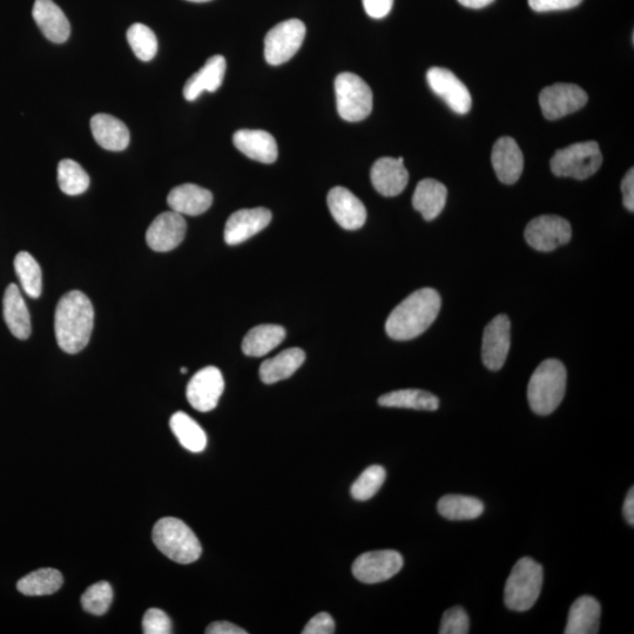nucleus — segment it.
Wrapping results in <instances>:
<instances>
[{
  "instance_id": "2eb2a0df",
  "label": "nucleus",
  "mask_w": 634,
  "mask_h": 634,
  "mask_svg": "<svg viewBox=\"0 0 634 634\" xmlns=\"http://www.w3.org/2000/svg\"><path fill=\"white\" fill-rule=\"evenodd\" d=\"M187 231L184 215L177 212L161 213L146 232V242L155 252H170L185 239Z\"/></svg>"
},
{
  "instance_id": "9d476101",
  "label": "nucleus",
  "mask_w": 634,
  "mask_h": 634,
  "mask_svg": "<svg viewBox=\"0 0 634 634\" xmlns=\"http://www.w3.org/2000/svg\"><path fill=\"white\" fill-rule=\"evenodd\" d=\"M588 93L575 84L558 83L539 94V105L543 116L548 120H557L575 113L588 104Z\"/></svg>"
},
{
  "instance_id": "c03bdc74",
  "label": "nucleus",
  "mask_w": 634,
  "mask_h": 634,
  "mask_svg": "<svg viewBox=\"0 0 634 634\" xmlns=\"http://www.w3.org/2000/svg\"><path fill=\"white\" fill-rule=\"evenodd\" d=\"M623 202L627 211H634V171L626 173L622 181Z\"/></svg>"
},
{
  "instance_id": "c756f323",
  "label": "nucleus",
  "mask_w": 634,
  "mask_h": 634,
  "mask_svg": "<svg viewBox=\"0 0 634 634\" xmlns=\"http://www.w3.org/2000/svg\"><path fill=\"white\" fill-rule=\"evenodd\" d=\"M381 407L406 408L415 410L436 411L440 408V400L429 391L418 389H403L391 391L379 399Z\"/></svg>"
},
{
  "instance_id": "5701e85b",
  "label": "nucleus",
  "mask_w": 634,
  "mask_h": 634,
  "mask_svg": "<svg viewBox=\"0 0 634 634\" xmlns=\"http://www.w3.org/2000/svg\"><path fill=\"white\" fill-rule=\"evenodd\" d=\"M226 59L222 56L209 58L202 69L187 80L184 97L188 101L197 100L201 93L215 92L224 83Z\"/></svg>"
},
{
  "instance_id": "ddd939ff",
  "label": "nucleus",
  "mask_w": 634,
  "mask_h": 634,
  "mask_svg": "<svg viewBox=\"0 0 634 634\" xmlns=\"http://www.w3.org/2000/svg\"><path fill=\"white\" fill-rule=\"evenodd\" d=\"M428 84L438 97L457 114L471 110L472 99L468 87L455 74L442 67H433L427 73Z\"/></svg>"
},
{
  "instance_id": "2f4dec72",
  "label": "nucleus",
  "mask_w": 634,
  "mask_h": 634,
  "mask_svg": "<svg viewBox=\"0 0 634 634\" xmlns=\"http://www.w3.org/2000/svg\"><path fill=\"white\" fill-rule=\"evenodd\" d=\"M437 510L449 521H470L482 516L484 504L475 497L448 495L438 501Z\"/></svg>"
},
{
  "instance_id": "20e7f679",
  "label": "nucleus",
  "mask_w": 634,
  "mask_h": 634,
  "mask_svg": "<svg viewBox=\"0 0 634 634\" xmlns=\"http://www.w3.org/2000/svg\"><path fill=\"white\" fill-rule=\"evenodd\" d=\"M152 537L155 546L175 563L191 564L201 556L198 537L190 526L178 518H161L154 525Z\"/></svg>"
},
{
  "instance_id": "a18cd8bd",
  "label": "nucleus",
  "mask_w": 634,
  "mask_h": 634,
  "mask_svg": "<svg viewBox=\"0 0 634 634\" xmlns=\"http://www.w3.org/2000/svg\"><path fill=\"white\" fill-rule=\"evenodd\" d=\"M207 634H247V631L228 622H215L207 627Z\"/></svg>"
},
{
  "instance_id": "58836bf2",
  "label": "nucleus",
  "mask_w": 634,
  "mask_h": 634,
  "mask_svg": "<svg viewBox=\"0 0 634 634\" xmlns=\"http://www.w3.org/2000/svg\"><path fill=\"white\" fill-rule=\"evenodd\" d=\"M470 630V619L463 607L455 606L444 612L440 634H467Z\"/></svg>"
},
{
  "instance_id": "dca6fc26",
  "label": "nucleus",
  "mask_w": 634,
  "mask_h": 634,
  "mask_svg": "<svg viewBox=\"0 0 634 634\" xmlns=\"http://www.w3.org/2000/svg\"><path fill=\"white\" fill-rule=\"evenodd\" d=\"M272 221V212L267 208L240 209L227 220L225 241L229 246H236L260 233Z\"/></svg>"
},
{
  "instance_id": "f704fd0d",
  "label": "nucleus",
  "mask_w": 634,
  "mask_h": 634,
  "mask_svg": "<svg viewBox=\"0 0 634 634\" xmlns=\"http://www.w3.org/2000/svg\"><path fill=\"white\" fill-rule=\"evenodd\" d=\"M58 184L67 195H80L90 187V177L76 161L65 159L58 165Z\"/></svg>"
},
{
  "instance_id": "a19ab883",
  "label": "nucleus",
  "mask_w": 634,
  "mask_h": 634,
  "mask_svg": "<svg viewBox=\"0 0 634 634\" xmlns=\"http://www.w3.org/2000/svg\"><path fill=\"white\" fill-rule=\"evenodd\" d=\"M303 634H333L335 633V622L327 612H321L309 620V623L302 631Z\"/></svg>"
},
{
  "instance_id": "423d86ee",
  "label": "nucleus",
  "mask_w": 634,
  "mask_h": 634,
  "mask_svg": "<svg viewBox=\"0 0 634 634\" xmlns=\"http://www.w3.org/2000/svg\"><path fill=\"white\" fill-rule=\"evenodd\" d=\"M602 164L599 145L586 141L557 151L551 159V171L559 178L585 180L597 173Z\"/></svg>"
},
{
  "instance_id": "ea45409f",
  "label": "nucleus",
  "mask_w": 634,
  "mask_h": 634,
  "mask_svg": "<svg viewBox=\"0 0 634 634\" xmlns=\"http://www.w3.org/2000/svg\"><path fill=\"white\" fill-rule=\"evenodd\" d=\"M172 620L163 610L150 609L143 619V632L145 634H170L172 633Z\"/></svg>"
},
{
  "instance_id": "4c0bfd02",
  "label": "nucleus",
  "mask_w": 634,
  "mask_h": 634,
  "mask_svg": "<svg viewBox=\"0 0 634 634\" xmlns=\"http://www.w3.org/2000/svg\"><path fill=\"white\" fill-rule=\"evenodd\" d=\"M113 602L112 586L107 582H99L90 586L82 596L83 609L94 616H103L109 611Z\"/></svg>"
},
{
  "instance_id": "79ce46f5",
  "label": "nucleus",
  "mask_w": 634,
  "mask_h": 634,
  "mask_svg": "<svg viewBox=\"0 0 634 634\" xmlns=\"http://www.w3.org/2000/svg\"><path fill=\"white\" fill-rule=\"evenodd\" d=\"M582 2L583 0H529V5L536 12H551L570 10Z\"/></svg>"
},
{
  "instance_id": "7ed1b4c3",
  "label": "nucleus",
  "mask_w": 634,
  "mask_h": 634,
  "mask_svg": "<svg viewBox=\"0 0 634 634\" xmlns=\"http://www.w3.org/2000/svg\"><path fill=\"white\" fill-rule=\"evenodd\" d=\"M566 368L561 361L545 360L532 374L528 387V400L535 414L546 416L555 411L565 396Z\"/></svg>"
},
{
  "instance_id": "f3484780",
  "label": "nucleus",
  "mask_w": 634,
  "mask_h": 634,
  "mask_svg": "<svg viewBox=\"0 0 634 634\" xmlns=\"http://www.w3.org/2000/svg\"><path fill=\"white\" fill-rule=\"evenodd\" d=\"M328 207L334 220L347 231H357L366 224L367 209L363 202L345 187H335L329 192Z\"/></svg>"
},
{
  "instance_id": "f03ea898",
  "label": "nucleus",
  "mask_w": 634,
  "mask_h": 634,
  "mask_svg": "<svg viewBox=\"0 0 634 634\" xmlns=\"http://www.w3.org/2000/svg\"><path fill=\"white\" fill-rule=\"evenodd\" d=\"M94 325V309L87 296L72 290L59 300L55 332L58 346L67 354H77L90 342Z\"/></svg>"
},
{
  "instance_id": "bb28decb",
  "label": "nucleus",
  "mask_w": 634,
  "mask_h": 634,
  "mask_svg": "<svg viewBox=\"0 0 634 634\" xmlns=\"http://www.w3.org/2000/svg\"><path fill=\"white\" fill-rule=\"evenodd\" d=\"M448 190L442 182L434 179H424L418 182L413 206L422 214L424 220L433 221L440 215L447 204Z\"/></svg>"
},
{
  "instance_id": "0eeeda50",
  "label": "nucleus",
  "mask_w": 634,
  "mask_h": 634,
  "mask_svg": "<svg viewBox=\"0 0 634 634\" xmlns=\"http://www.w3.org/2000/svg\"><path fill=\"white\" fill-rule=\"evenodd\" d=\"M337 111L343 120L357 123L373 110V92L362 78L354 73L339 74L335 80Z\"/></svg>"
},
{
  "instance_id": "4468645a",
  "label": "nucleus",
  "mask_w": 634,
  "mask_h": 634,
  "mask_svg": "<svg viewBox=\"0 0 634 634\" xmlns=\"http://www.w3.org/2000/svg\"><path fill=\"white\" fill-rule=\"evenodd\" d=\"M511 323L507 315H498L485 327L482 359L484 366L498 372L508 359Z\"/></svg>"
},
{
  "instance_id": "39448f33",
  "label": "nucleus",
  "mask_w": 634,
  "mask_h": 634,
  "mask_svg": "<svg viewBox=\"0 0 634 634\" xmlns=\"http://www.w3.org/2000/svg\"><path fill=\"white\" fill-rule=\"evenodd\" d=\"M543 580L541 564L530 557L519 559L505 584V605L512 611H529L541 596Z\"/></svg>"
},
{
  "instance_id": "473e14b6",
  "label": "nucleus",
  "mask_w": 634,
  "mask_h": 634,
  "mask_svg": "<svg viewBox=\"0 0 634 634\" xmlns=\"http://www.w3.org/2000/svg\"><path fill=\"white\" fill-rule=\"evenodd\" d=\"M64 578L56 569H40L20 579L17 589L25 596H49L62 588Z\"/></svg>"
},
{
  "instance_id": "aec40b11",
  "label": "nucleus",
  "mask_w": 634,
  "mask_h": 634,
  "mask_svg": "<svg viewBox=\"0 0 634 634\" xmlns=\"http://www.w3.org/2000/svg\"><path fill=\"white\" fill-rule=\"evenodd\" d=\"M33 19L43 35L52 43H65L70 37L69 19L53 0H36L32 10Z\"/></svg>"
},
{
  "instance_id": "e433bc0d",
  "label": "nucleus",
  "mask_w": 634,
  "mask_h": 634,
  "mask_svg": "<svg viewBox=\"0 0 634 634\" xmlns=\"http://www.w3.org/2000/svg\"><path fill=\"white\" fill-rule=\"evenodd\" d=\"M387 472L381 465H372L364 470L352 485L350 494L356 501H368L380 491L386 482Z\"/></svg>"
},
{
  "instance_id": "1a4fd4ad",
  "label": "nucleus",
  "mask_w": 634,
  "mask_h": 634,
  "mask_svg": "<svg viewBox=\"0 0 634 634\" xmlns=\"http://www.w3.org/2000/svg\"><path fill=\"white\" fill-rule=\"evenodd\" d=\"M525 240L539 252H552L569 244L572 238L570 222L558 215H541L525 228Z\"/></svg>"
},
{
  "instance_id": "72a5a7b5",
  "label": "nucleus",
  "mask_w": 634,
  "mask_h": 634,
  "mask_svg": "<svg viewBox=\"0 0 634 634\" xmlns=\"http://www.w3.org/2000/svg\"><path fill=\"white\" fill-rule=\"evenodd\" d=\"M15 269L24 292L32 299H38L42 295L43 275L36 259L28 252H19L15 259Z\"/></svg>"
},
{
  "instance_id": "f8f14e48",
  "label": "nucleus",
  "mask_w": 634,
  "mask_h": 634,
  "mask_svg": "<svg viewBox=\"0 0 634 634\" xmlns=\"http://www.w3.org/2000/svg\"><path fill=\"white\" fill-rule=\"evenodd\" d=\"M224 390L225 380L220 370L217 367H206L192 377L186 395L195 410L208 413L217 408Z\"/></svg>"
},
{
  "instance_id": "9b49d317",
  "label": "nucleus",
  "mask_w": 634,
  "mask_h": 634,
  "mask_svg": "<svg viewBox=\"0 0 634 634\" xmlns=\"http://www.w3.org/2000/svg\"><path fill=\"white\" fill-rule=\"evenodd\" d=\"M403 557L394 550L362 553L353 564V575L364 584H377L393 578L403 568Z\"/></svg>"
},
{
  "instance_id": "6ab92c4d",
  "label": "nucleus",
  "mask_w": 634,
  "mask_h": 634,
  "mask_svg": "<svg viewBox=\"0 0 634 634\" xmlns=\"http://www.w3.org/2000/svg\"><path fill=\"white\" fill-rule=\"evenodd\" d=\"M404 159L381 158L376 161L370 172L373 186L383 197H396L408 185L409 173L403 165Z\"/></svg>"
},
{
  "instance_id": "37998d69",
  "label": "nucleus",
  "mask_w": 634,
  "mask_h": 634,
  "mask_svg": "<svg viewBox=\"0 0 634 634\" xmlns=\"http://www.w3.org/2000/svg\"><path fill=\"white\" fill-rule=\"evenodd\" d=\"M367 15L374 19L387 17L393 9L394 0H362Z\"/></svg>"
},
{
  "instance_id": "09e8293b",
  "label": "nucleus",
  "mask_w": 634,
  "mask_h": 634,
  "mask_svg": "<svg viewBox=\"0 0 634 634\" xmlns=\"http://www.w3.org/2000/svg\"><path fill=\"white\" fill-rule=\"evenodd\" d=\"M188 2H193V3H207V2H211V0H188Z\"/></svg>"
},
{
  "instance_id": "c85d7f7f",
  "label": "nucleus",
  "mask_w": 634,
  "mask_h": 634,
  "mask_svg": "<svg viewBox=\"0 0 634 634\" xmlns=\"http://www.w3.org/2000/svg\"><path fill=\"white\" fill-rule=\"evenodd\" d=\"M286 330L276 325H261L249 330L242 341V352L247 356L261 357L271 353L285 340Z\"/></svg>"
},
{
  "instance_id": "8fccbe9b",
  "label": "nucleus",
  "mask_w": 634,
  "mask_h": 634,
  "mask_svg": "<svg viewBox=\"0 0 634 634\" xmlns=\"http://www.w3.org/2000/svg\"><path fill=\"white\" fill-rule=\"evenodd\" d=\"M180 372H181L182 374H186V373L188 372V370H187V368H181V369H180Z\"/></svg>"
},
{
  "instance_id": "412c9836",
  "label": "nucleus",
  "mask_w": 634,
  "mask_h": 634,
  "mask_svg": "<svg viewBox=\"0 0 634 634\" xmlns=\"http://www.w3.org/2000/svg\"><path fill=\"white\" fill-rule=\"evenodd\" d=\"M233 143L249 159L262 164H273L278 159L279 150L271 133L261 130H240L235 132Z\"/></svg>"
},
{
  "instance_id": "a878e982",
  "label": "nucleus",
  "mask_w": 634,
  "mask_h": 634,
  "mask_svg": "<svg viewBox=\"0 0 634 634\" xmlns=\"http://www.w3.org/2000/svg\"><path fill=\"white\" fill-rule=\"evenodd\" d=\"M602 607L596 598L583 596L572 604L565 634H596L599 632Z\"/></svg>"
},
{
  "instance_id": "393cba45",
  "label": "nucleus",
  "mask_w": 634,
  "mask_h": 634,
  "mask_svg": "<svg viewBox=\"0 0 634 634\" xmlns=\"http://www.w3.org/2000/svg\"><path fill=\"white\" fill-rule=\"evenodd\" d=\"M91 130L99 146L107 151H124L130 144V131L123 121L109 116L96 114L91 119Z\"/></svg>"
},
{
  "instance_id": "de8ad7c7",
  "label": "nucleus",
  "mask_w": 634,
  "mask_h": 634,
  "mask_svg": "<svg viewBox=\"0 0 634 634\" xmlns=\"http://www.w3.org/2000/svg\"><path fill=\"white\" fill-rule=\"evenodd\" d=\"M495 0H458V3L465 6V8L469 9H483L485 6H488L494 3Z\"/></svg>"
},
{
  "instance_id": "4be33fe9",
  "label": "nucleus",
  "mask_w": 634,
  "mask_h": 634,
  "mask_svg": "<svg viewBox=\"0 0 634 634\" xmlns=\"http://www.w3.org/2000/svg\"><path fill=\"white\" fill-rule=\"evenodd\" d=\"M167 202L173 212L197 217L211 208L213 194L198 185L184 184L173 188L168 194Z\"/></svg>"
},
{
  "instance_id": "7c9ffc66",
  "label": "nucleus",
  "mask_w": 634,
  "mask_h": 634,
  "mask_svg": "<svg viewBox=\"0 0 634 634\" xmlns=\"http://www.w3.org/2000/svg\"><path fill=\"white\" fill-rule=\"evenodd\" d=\"M170 426L179 443L191 451V453H201L207 447V435L191 416L182 411H178L171 417Z\"/></svg>"
},
{
  "instance_id": "cd10ccee",
  "label": "nucleus",
  "mask_w": 634,
  "mask_h": 634,
  "mask_svg": "<svg viewBox=\"0 0 634 634\" xmlns=\"http://www.w3.org/2000/svg\"><path fill=\"white\" fill-rule=\"evenodd\" d=\"M306 360L300 348H290L261 364L260 379L263 383L274 384L289 379Z\"/></svg>"
},
{
  "instance_id": "c9c22d12",
  "label": "nucleus",
  "mask_w": 634,
  "mask_h": 634,
  "mask_svg": "<svg viewBox=\"0 0 634 634\" xmlns=\"http://www.w3.org/2000/svg\"><path fill=\"white\" fill-rule=\"evenodd\" d=\"M127 42L134 55L143 62H150L158 52V39L148 26L136 23L127 31Z\"/></svg>"
},
{
  "instance_id": "f257e3e1",
  "label": "nucleus",
  "mask_w": 634,
  "mask_h": 634,
  "mask_svg": "<svg viewBox=\"0 0 634 634\" xmlns=\"http://www.w3.org/2000/svg\"><path fill=\"white\" fill-rule=\"evenodd\" d=\"M441 306V296L435 289L416 290L389 315L386 322L388 336L396 341L416 339L433 325Z\"/></svg>"
},
{
  "instance_id": "b1692460",
  "label": "nucleus",
  "mask_w": 634,
  "mask_h": 634,
  "mask_svg": "<svg viewBox=\"0 0 634 634\" xmlns=\"http://www.w3.org/2000/svg\"><path fill=\"white\" fill-rule=\"evenodd\" d=\"M3 313L10 332L19 340H28L31 335V317L20 290L11 283L5 290Z\"/></svg>"
},
{
  "instance_id": "49530a36",
  "label": "nucleus",
  "mask_w": 634,
  "mask_h": 634,
  "mask_svg": "<svg viewBox=\"0 0 634 634\" xmlns=\"http://www.w3.org/2000/svg\"><path fill=\"white\" fill-rule=\"evenodd\" d=\"M623 512H624L626 522L629 523L631 526H633L634 525V490L633 488L630 489L629 494H627L625 498Z\"/></svg>"
},
{
  "instance_id": "a211bd4d",
  "label": "nucleus",
  "mask_w": 634,
  "mask_h": 634,
  "mask_svg": "<svg viewBox=\"0 0 634 634\" xmlns=\"http://www.w3.org/2000/svg\"><path fill=\"white\" fill-rule=\"evenodd\" d=\"M497 178L505 185H514L524 170V157L515 139L502 137L496 141L491 154Z\"/></svg>"
},
{
  "instance_id": "6e6552de",
  "label": "nucleus",
  "mask_w": 634,
  "mask_h": 634,
  "mask_svg": "<svg viewBox=\"0 0 634 634\" xmlns=\"http://www.w3.org/2000/svg\"><path fill=\"white\" fill-rule=\"evenodd\" d=\"M306 37V25L299 19L282 22L267 33L265 58L268 64L278 66L292 59Z\"/></svg>"
}]
</instances>
